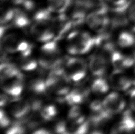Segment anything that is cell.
I'll return each mask as SVG.
<instances>
[{
    "label": "cell",
    "instance_id": "obj_11",
    "mask_svg": "<svg viewBox=\"0 0 135 134\" xmlns=\"http://www.w3.org/2000/svg\"><path fill=\"white\" fill-rule=\"evenodd\" d=\"M8 111L12 116L16 119L27 117L31 112V107L28 100L18 97H11L7 104Z\"/></svg>",
    "mask_w": 135,
    "mask_h": 134
},
{
    "label": "cell",
    "instance_id": "obj_14",
    "mask_svg": "<svg viewBox=\"0 0 135 134\" xmlns=\"http://www.w3.org/2000/svg\"><path fill=\"white\" fill-rule=\"evenodd\" d=\"M89 11V7L83 2L80 1L79 2H75L74 1L66 13L75 27H76L85 23Z\"/></svg>",
    "mask_w": 135,
    "mask_h": 134
},
{
    "label": "cell",
    "instance_id": "obj_15",
    "mask_svg": "<svg viewBox=\"0 0 135 134\" xmlns=\"http://www.w3.org/2000/svg\"><path fill=\"white\" fill-rule=\"evenodd\" d=\"M90 89L80 86L74 89H71L70 92L66 95L65 102L71 106L79 105L85 102L89 97Z\"/></svg>",
    "mask_w": 135,
    "mask_h": 134
},
{
    "label": "cell",
    "instance_id": "obj_33",
    "mask_svg": "<svg viewBox=\"0 0 135 134\" xmlns=\"http://www.w3.org/2000/svg\"><path fill=\"white\" fill-rule=\"evenodd\" d=\"M90 108L91 111H98L104 108L103 101H100L99 100H95L91 102Z\"/></svg>",
    "mask_w": 135,
    "mask_h": 134
},
{
    "label": "cell",
    "instance_id": "obj_32",
    "mask_svg": "<svg viewBox=\"0 0 135 134\" xmlns=\"http://www.w3.org/2000/svg\"><path fill=\"white\" fill-rule=\"evenodd\" d=\"M128 103L130 109L135 113V87L128 91Z\"/></svg>",
    "mask_w": 135,
    "mask_h": 134
},
{
    "label": "cell",
    "instance_id": "obj_28",
    "mask_svg": "<svg viewBox=\"0 0 135 134\" xmlns=\"http://www.w3.org/2000/svg\"><path fill=\"white\" fill-rule=\"evenodd\" d=\"M57 110L56 106L53 105H43L40 111V115L43 121H49L56 116Z\"/></svg>",
    "mask_w": 135,
    "mask_h": 134
},
{
    "label": "cell",
    "instance_id": "obj_20",
    "mask_svg": "<svg viewBox=\"0 0 135 134\" xmlns=\"http://www.w3.org/2000/svg\"><path fill=\"white\" fill-rule=\"evenodd\" d=\"M46 4L53 14L66 13L73 4L74 0H45Z\"/></svg>",
    "mask_w": 135,
    "mask_h": 134
},
{
    "label": "cell",
    "instance_id": "obj_34",
    "mask_svg": "<svg viewBox=\"0 0 135 134\" xmlns=\"http://www.w3.org/2000/svg\"><path fill=\"white\" fill-rule=\"evenodd\" d=\"M9 96L7 95L6 93H5L4 92L3 93H2L1 95V97H0V104H1V108H3L4 106H7V104L9 101Z\"/></svg>",
    "mask_w": 135,
    "mask_h": 134
},
{
    "label": "cell",
    "instance_id": "obj_26",
    "mask_svg": "<svg viewBox=\"0 0 135 134\" xmlns=\"http://www.w3.org/2000/svg\"><path fill=\"white\" fill-rule=\"evenodd\" d=\"M110 83L103 77L96 78L91 85V90L94 94L102 95L107 93L109 90Z\"/></svg>",
    "mask_w": 135,
    "mask_h": 134
},
{
    "label": "cell",
    "instance_id": "obj_35",
    "mask_svg": "<svg viewBox=\"0 0 135 134\" xmlns=\"http://www.w3.org/2000/svg\"><path fill=\"white\" fill-rule=\"evenodd\" d=\"M32 134H51V133L45 129H39V130L34 131Z\"/></svg>",
    "mask_w": 135,
    "mask_h": 134
},
{
    "label": "cell",
    "instance_id": "obj_37",
    "mask_svg": "<svg viewBox=\"0 0 135 134\" xmlns=\"http://www.w3.org/2000/svg\"><path fill=\"white\" fill-rule=\"evenodd\" d=\"M132 79H133L134 83L135 84V68H134V71H133V78H132Z\"/></svg>",
    "mask_w": 135,
    "mask_h": 134
},
{
    "label": "cell",
    "instance_id": "obj_25",
    "mask_svg": "<svg viewBox=\"0 0 135 134\" xmlns=\"http://www.w3.org/2000/svg\"><path fill=\"white\" fill-rule=\"evenodd\" d=\"M117 43L120 47L129 48L135 45V33L133 30H124L117 38Z\"/></svg>",
    "mask_w": 135,
    "mask_h": 134
},
{
    "label": "cell",
    "instance_id": "obj_23",
    "mask_svg": "<svg viewBox=\"0 0 135 134\" xmlns=\"http://www.w3.org/2000/svg\"><path fill=\"white\" fill-rule=\"evenodd\" d=\"M16 65L20 70L25 71H32L36 70L38 66V61H36L30 56H20L17 59Z\"/></svg>",
    "mask_w": 135,
    "mask_h": 134
},
{
    "label": "cell",
    "instance_id": "obj_4",
    "mask_svg": "<svg viewBox=\"0 0 135 134\" xmlns=\"http://www.w3.org/2000/svg\"><path fill=\"white\" fill-rule=\"evenodd\" d=\"M1 49L8 54L18 53L30 56L33 46L29 42L15 33H8L1 37Z\"/></svg>",
    "mask_w": 135,
    "mask_h": 134
},
{
    "label": "cell",
    "instance_id": "obj_19",
    "mask_svg": "<svg viewBox=\"0 0 135 134\" xmlns=\"http://www.w3.org/2000/svg\"><path fill=\"white\" fill-rule=\"evenodd\" d=\"M16 9V7L6 0H4V2H1L0 8V22L1 26L7 27L9 24H11Z\"/></svg>",
    "mask_w": 135,
    "mask_h": 134
},
{
    "label": "cell",
    "instance_id": "obj_31",
    "mask_svg": "<svg viewBox=\"0 0 135 134\" xmlns=\"http://www.w3.org/2000/svg\"><path fill=\"white\" fill-rule=\"evenodd\" d=\"M0 123H1V127L3 128H8L11 124L10 118H9L6 112L3 111L2 108L0 112Z\"/></svg>",
    "mask_w": 135,
    "mask_h": 134
},
{
    "label": "cell",
    "instance_id": "obj_9",
    "mask_svg": "<svg viewBox=\"0 0 135 134\" xmlns=\"http://www.w3.org/2000/svg\"><path fill=\"white\" fill-rule=\"evenodd\" d=\"M109 83L113 89L120 92H128L134 84L132 78L127 75L123 70L118 69H114L110 74Z\"/></svg>",
    "mask_w": 135,
    "mask_h": 134
},
{
    "label": "cell",
    "instance_id": "obj_24",
    "mask_svg": "<svg viewBox=\"0 0 135 134\" xmlns=\"http://www.w3.org/2000/svg\"><path fill=\"white\" fill-rule=\"evenodd\" d=\"M107 6L114 13L125 14L133 0H103Z\"/></svg>",
    "mask_w": 135,
    "mask_h": 134
},
{
    "label": "cell",
    "instance_id": "obj_1",
    "mask_svg": "<svg viewBox=\"0 0 135 134\" xmlns=\"http://www.w3.org/2000/svg\"><path fill=\"white\" fill-rule=\"evenodd\" d=\"M109 9L103 1L95 5L90 9L86 16V25L97 34L108 31L112 24Z\"/></svg>",
    "mask_w": 135,
    "mask_h": 134
},
{
    "label": "cell",
    "instance_id": "obj_36",
    "mask_svg": "<svg viewBox=\"0 0 135 134\" xmlns=\"http://www.w3.org/2000/svg\"><path fill=\"white\" fill-rule=\"evenodd\" d=\"M90 134H104L103 132H101V131L98 130H95L94 131H93L91 132Z\"/></svg>",
    "mask_w": 135,
    "mask_h": 134
},
{
    "label": "cell",
    "instance_id": "obj_29",
    "mask_svg": "<svg viewBox=\"0 0 135 134\" xmlns=\"http://www.w3.org/2000/svg\"><path fill=\"white\" fill-rule=\"evenodd\" d=\"M125 17L128 23L132 25V30L135 33V0H133L125 13Z\"/></svg>",
    "mask_w": 135,
    "mask_h": 134
},
{
    "label": "cell",
    "instance_id": "obj_27",
    "mask_svg": "<svg viewBox=\"0 0 135 134\" xmlns=\"http://www.w3.org/2000/svg\"><path fill=\"white\" fill-rule=\"evenodd\" d=\"M29 130L23 119H17L9 125L6 132V134H26Z\"/></svg>",
    "mask_w": 135,
    "mask_h": 134
},
{
    "label": "cell",
    "instance_id": "obj_38",
    "mask_svg": "<svg viewBox=\"0 0 135 134\" xmlns=\"http://www.w3.org/2000/svg\"><path fill=\"white\" fill-rule=\"evenodd\" d=\"M81 1H88V0H81Z\"/></svg>",
    "mask_w": 135,
    "mask_h": 134
},
{
    "label": "cell",
    "instance_id": "obj_3",
    "mask_svg": "<svg viewBox=\"0 0 135 134\" xmlns=\"http://www.w3.org/2000/svg\"><path fill=\"white\" fill-rule=\"evenodd\" d=\"M66 50L72 56L84 54L95 47V39L90 33L74 31L67 36Z\"/></svg>",
    "mask_w": 135,
    "mask_h": 134
},
{
    "label": "cell",
    "instance_id": "obj_12",
    "mask_svg": "<svg viewBox=\"0 0 135 134\" xmlns=\"http://www.w3.org/2000/svg\"><path fill=\"white\" fill-rule=\"evenodd\" d=\"M1 88L3 92L10 97H18L25 87L24 76L22 73L15 77L1 80Z\"/></svg>",
    "mask_w": 135,
    "mask_h": 134
},
{
    "label": "cell",
    "instance_id": "obj_6",
    "mask_svg": "<svg viewBox=\"0 0 135 134\" xmlns=\"http://www.w3.org/2000/svg\"><path fill=\"white\" fill-rule=\"evenodd\" d=\"M50 24L55 32V40L57 41L67 37L75 27L67 13L54 14Z\"/></svg>",
    "mask_w": 135,
    "mask_h": 134
},
{
    "label": "cell",
    "instance_id": "obj_16",
    "mask_svg": "<svg viewBox=\"0 0 135 134\" xmlns=\"http://www.w3.org/2000/svg\"><path fill=\"white\" fill-rule=\"evenodd\" d=\"M109 58L110 63L114 69L123 70L135 64L133 57L126 56L116 50L112 53Z\"/></svg>",
    "mask_w": 135,
    "mask_h": 134
},
{
    "label": "cell",
    "instance_id": "obj_5",
    "mask_svg": "<svg viewBox=\"0 0 135 134\" xmlns=\"http://www.w3.org/2000/svg\"><path fill=\"white\" fill-rule=\"evenodd\" d=\"M64 68L68 80L70 82L76 83L85 78L88 66L84 59L74 56L65 58Z\"/></svg>",
    "mask_w": 135,
    "mask_h": 134
},
{
    "label": "cell",
    "instance_id": "obj_13",
    "mask_svg": "<svg viewBox=\"0 0 135 134\" xmlns=\"http://www.w3.org/2000/svg\"><path fill=\"white\" fill-rule=\"evenodd\" d=\"M134 114L131 109L124 111L121 120L113 127L110 134H135Z\"/></svg>",
    "mask_w": 135,
    "mask_h": 134
},
{
    "label": "cell",
    "instance_id": "obj_7",
    "mask_svg": "<svg viewBox=\"0 0 135 134\" xmlns=\"http://www.w3.org/2000/svg\"><path fill=\"white\" fill-rule=\"evenodd\" d=\"M30 33L35 40L43 43L55 38V32L50 23L33 22L30 26Z\"/></svg>",
    "mask_w": 135,
    "mask_h": 134
},
{
    "label": "cell",
    "instance_id": "obj_10",
    "mask_svg": "<svg viewBox=\"0 0 135 134\" xmlns=\"http://www.w3.org/2000/svg\"><path fill=\"white\" fill-rule=\"evenodd\" d=\"M109 61L107 55L99 51L90 57L88 64L89 70L95 77H103L107 72Z\"/></svg>",
    "mask_w": 135,
    "mask_h": 134
},
{
    "label": "cell",
    "instance_id": "obj_39",
    "mask_svg": "<svg viewBox=\"0 0 135 134\" xmlns=\"http://www.w3.org/2000/svg\"><path fill=\"white\" fill-rule=\"evenodd\" d=\"M38 1H43V0H38Z\"/></svg>",
    "mask_w": 135,
    "mask_h": 134
},
{
    "label": "cell",
    "instance_id": "obj_22",
    "mask_svg": "<svg viewBox=\"0 0 135 134\" xmlns=\"http://www.w3.org/2000/svg\"><path fill=\"white\" fill-rule=\"evenodd\" d=\"M21 73L18 66L8 61H2L0 66L1 80L15 77Z\"/></svg>",
    "mask_w": 135,
    "mask_h": 134
},
{
    "label": "cell",
    "instance_id": "obj_8",
    "mask_svg": "<svg viewBox=\"0 0 135 134\" xmlns=\"http://www.w3.org/2000/svg\"><path fill=\"white\" fill-rule=\"evenodd\" d=\"M103 107L112 116L123 112L126 106V101L123 96L117 92H112L103 100Z\"/></svg>",
    "mask_w": 135,
    "mask_h": 134
},
{
    "label": "cell",
    "instance_id": "obj_30",
    "mask_svg": "<svg viewBox=\"0 0 135 134\" xmlns=\"http://www.w3.org/2000/svg\"><path fill=\"white\" fill-rule=\"evenodd\" d=\"M82 110L78 105H74L72 106L71 108L69 109L68 114V121L72 122L77 120V119L83 116L84 115L82 113Z\"/></svg>",
    "mask_w": 135,
    "mask_h": 134
},
{
    "label": "cell",
    "instance_id": "obj_21",
    "mask_svg": "<svg viewBox=\"0 0 135 134\" xmlns=\"http://www.w3.org/2000/svg\"><path fill=\"white\" fill-rule=\"evenodd\" d=\"M112 117V116L103 108L98 111H91L88 120L90 125L98 128L105 125Z\"/></svg>",
    "mask_w": 135,
    "mask_h": 134
},
{
    "label": "cell",
    "instance_id": "obj_17",
    "mask_svg": "<svg viewBox=\"0 0 135 134\" xmlns=\"http://www.w3.org/2000/svg\"><path fill=\"white\" fill-rule=\"evenodd\" d=\"M26 84L27 89L33 95L39 96L47 94L46 79L40 75L30 78Z\"/></svg>",
    "mask_w": 135,
    "mask_h": 134
},
{
    "label": "cell",
    "instance_id": "obj_2",
    "mask_svg": "<svg viewBox=\"0 0 135 134\" xmlns=\"http://www.w3.org/2000/svg\"><path fill=\"white\" fill-rule=\"evenodd\" d=\"M57 41L53 40L43 44L40 49L38 63L44 70H50L63 66L65 59L62 57Z\"/></svg>",
    "mask_w": 135,
    "mask_h": 134
},
{
    "label": "cell",
    "instance_id": "obj_18",
    "mask_svg": "<svg viewBox=\"0 0 135 134\" xmlns=\"http://www.w3.org/2000/svg\"><path fill=\"white\" fill-rule=\"evenodd\" d=\"M32 22L29 13L22 8L16 7L15 14L11 23L13 27L17 28H25L30 27Z\"/></svg>",
    "mask_w": 135,
    "mask_h": 134
}]
</instances>
